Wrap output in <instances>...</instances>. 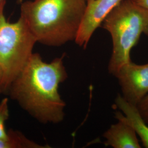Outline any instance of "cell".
<instances>
[{
  "label": "cell",
  "instance_id": "obj_9",
  "mask_svg": "<svg viewBox=\"0 0 148 148\" xmlns=\"http://www.w3.org/2000/svg\"><path fill=\"white\" fill-rule=\"evenodd\" d=\"M49 148L41 145L26 137L22 133L13 130L8 131L7 136L0 138V148Z\"/></svg>",
  "mask_w": 148,
  "mask_h": 148
},
{
  "label": "cell",
  "instance_id": "obj_14",
  "mask_svg": "<svg viewBox=\"0 0 148 148\" xmlns=\"http://www.w3.org/2000/svg\"><path fill=\"white\" fill-rule=\"evenodd\" d=\"M5 0H0V5L4 2H5Z\"/></svg>",
  "mask_w": 148,
  "mask_h": 148
},
{
  "label": "cell",
  "instance_id": "obj_8",
  "mask_svg": "<svg viewBox=\"0 0 148 148\" xmlns=\"http://www.w3.org/2000/svg\"><path fill=\"white\" fill-rule=\"evenodd\" d=\"M105 145L114 148H140L137 134L131 126L124 122L112 125L103 134Z\"/></svg>",
  "mask_w": 148,
  "mask_h": 148
},
{
  "label": "cell",
  "instance_id": "obj_6",
  "mask_svg": "<svg viewBox=\"0 0 148 148\" xmlns=\"http://www.w3.org/2000/svg\"><path fill=\"white\" fill-rule=\"evenodd\" d=\"M122 0H87L85 14L75 42L86 48L96 29Z\"/></svg>",
  "mask_w": 148,
  "mask_h": 148
},
{
  "label": "cell",
  "instance_id": "obj_10",
  "mask_svg": "<svg viewBox=\"0 0 148 148\" xmlns=\"http://www.w3.org/2000/svg\"><path fill=\"white\" fill-rule=\"evenodd\" d=\"M10 116L8 99L5 98L0 102V138H5L8 135L6 131L5 122Z\"/></svg>",
  "mask_w": 148,
  "mask_h": 148
},
{
  "label": "cell",
  "instance_id": "obj_13",
  "mask_svg": "<svg viewBox=\"0 0 148 148\" xmlns=\"http://www.w3.org/2000/svg\"><path fill=\"white\" fill-rule=\"evenodd\" d=\"M2 79H3V73L2 70L0 66V94L3 93L2 91Z\"/></svg>",
  "mask_w": 148,
  "mask_h": 148
},
{
  "label": "cell",
  "instance_id": "obj_2",
  "mask_svg": "<svg viewBox=\"0 0 148 148\" xmlns=\"http://www.w3.org/2000/svg\"><path fill=\"white\" fill-rule=\"evenodd\" d=\"M86 5V0L26 1L21 16L37 42L60 46L75 40Z\"/></svg>",
  "mask_w": 148,
  "mask_h": 148
},
{
  "label": "cell",
  "instance_id": "obj_1",
  "mask_svg": "<svg viewBox=\"0 0 148 148\" xmlns=\"http://www.w3.org/2000/svg\"><path fill=\"white\" fill-rule=\"evenodd\" d=\"M64 57L47 63L38 53H33L7 92L24 110L44 124L58 123L65 116V104L58 90L68 76Z\"/></svg>",
  "mask_w": 148,
  "mask_h": 148
},
{
  "label": "cell",
  "instance_id": "obj_11",
  "mask_svg": "<svg viewBox=\"0 0 148 148\" xmlns=\"http://www.w3.org/2000/svg\"><path fill=\"white\" fill-rule=\"evenodd\" d=\"M137 107L144 121L148 123V94L139 101Z\"/></svg>",
  "mask_w": 148,
  "mask_h": 148
},
{
  "label": "cell",
  "instance_id": "obj_7",
  "mask_svg": "<svg viewBox=\"0 0 148 148\" xmlns=\"http://www.w3.org/2000/svg\"><path fill=\"white\" fill-rule=\"evenodd\" d=\"M115 106L119 110L115 112L117 120L126 123L131 126L138 135L145 148H148V124L144 121L134 106L126 101L121 95L118 94L115 101Z\"/></svg>",
  "mask_w": 148,
  "mask_h": 148
},
{
  "label": "cell",
  "instance_id": "obj_15",
  "mask_svg": "<svg viewBox=\"0 0 148 148\" xmlns=\"http://www.w3.org/2000/svg\"><path fill=\"white\" fill-rule=\"evenodd\" d=\"M23 0H19V1H20V2H22Z\"/></svg>",
  "mask_w": 148,
  "mask_h": 148
},
{
  "label": "cell",
  "instance_id": "obj_16",
  "mask_svg": "<svg viewBox=\"0 0 148 148\" xmlns=\"http://www.w3.org/2000/svg\"><path fill=\"white\" fill-rule=\"evenodd\" d=\"M86 1H87V0H86Z\"/></svg>",
  "mask_w": 148,
  "mask_h": 148
},
{
  "label": "cell",
  "instance_id": "obj_5",
  "mask_svg": "<svg viewBox=\"0 0 148 148\" xmlns=\"http://www.w3.org/2000/svg\"><path fill=\"white\" fill-rule=\"evenodd\" d=\"M114 76L118 79L122 96L133 105L137 106L148 94V63L138 65L131 60Z\"/></svg>",
  "mask_w": 148,
  "mask_h": 148
},
{
  "label": "cell",
  "instance_id": "obj_4",
  "mask_svg": "<svg viewBox=\"0 0 148 148\" xmlns=\"http://www.w3.org/2000/svg\"><path fill=\"white\" fill-rule=\"evenodd\" d=\"M0 5V66L2 70V91L7 92L12 82L31 58L37 42L21 16L14 23L5 19L4 6Z\"/></svg>",
  "mask_w": 148,
  "mask_h": 148
},
{
  "label": "cell",
  "instance_id": "obj_12",
  "mask_svg": "<svg viewBox=\"0 0 148 148\" xmlns=\"http://www.w3.org/2000/svg\"><path fill=\"white\" fill-rule=\"evenodd\" d=\"M137 5L148 11V0H132Z\"/></svg>",
  "mask_w": 148,
  "mask_h": 148
},
{
  "label": "cell",
  "instance_id": "obj_3",
  "mask_svg": "<svg viewBox=\"0 0 148 148\" xmlns=\"http://www.w3.org/2000/svg\"><path fill=\"white\" fill-rule=\"evenodd\" d=\"M102 27L111 35L112 51L108 71L114 75L131 60V52L141 35L148 36V11L132 0H122L108 14Z\"/></svg>",
  "mask_w": 148,
  "mask_h": 148
}]
</instances>
